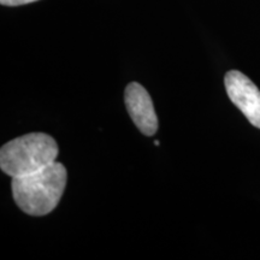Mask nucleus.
<instances>
[{
    "label": "nucleus",
    "mask_w": 260,
    "mask_h": 260,
    "mask_svg": "<svg viewBox=\"0 0 260 260\" xmlns=\"http://www.w3.org/2000/svg\"><path fill=\"white\" fill-rule=\"evenodd\" d=\"M68 172L61 162H52L41 170L12 177L15 203L30 216H45L59 204L67 186Z\"/></svg>",
    "instance_id": "nucleus-1"
},
{
    "label": "nucleus",
    "mask_w": 260,
    "mask_h": 260,
    "mask_svg": "<svg viewBox=\"0 0 260 260\" xmlns=\"http://www.w3.org/2000/svg\"><path fill=\"white\" fill-rule=\"evenodd\" d=\"M58 152L59 148L52 136L44 133H30L3 146L0 168L11 177L23 176L56 161Z\"/></svg>",
    "instance_id": "nucleus-2"
},
{
    "label": "nucleus",
    "mask_w": 260,
    "mask_h": 260,
    "mask_svg": "<svg viewBox=\"0 0 260 260\" xmlns=\"http://www.w3.org/2000/svg\"><path fill=\"white\" fill-rule=\"evenodd\" d=\"M230 100L240 109L252 125L260 129V90L246 75L230 70L224 77Z\"/></svg>",
    "instance_id": "nucleus-3"
},
{
    "label": "nucleus",
    "mask_w": 260,
    "mask_h": 260,
    "mask_svg": "<svg viewBox=\"0 0 260 260\" xmlns=\"http://www.w3.org/2000/svg\"><path fill=\"white\" fill-rule=\"evenodd\" d=\"M124 102L129 116L138 129L146 136H152L158 130V118L155 115L151 96L144 86L132 82L126 86Z\"/></svg>",
    "instance_id": "nucleus-4"
},
{
    "label": "nucleus",
    "mask_w": 260,
    "mask_h": 260,
    "mask_svg": "<svg viewBox=\"0 0 260 260\" xmlns=\"http://www.w3.org/2000/svg\"><path fill=\"white\" fill-rule=\"evenodd\" d=\"M38 2V0H0V4L5 6H19V5H25L29 3Z\"/></svg>",
    "instance_id": "nucleus-5"
},
{
    "label": "nucleus",
    "mask_w": 260,
    "mask_h": 260,
    "mask_svg": "<svg viewBox=\"0 0 260 260\" xmlns=\"http://www.w3.org/2000/svg\"><path fill=\"white\" fill-rule=\"evenodd\" d=\"M154 145H155V146H159V145H160V142H159V141H154Z\"/></svg>",
    "instance_id": "nucleus-6"
}]
</instances>
